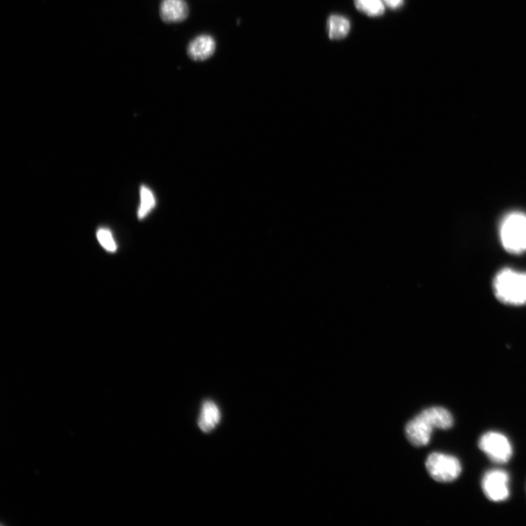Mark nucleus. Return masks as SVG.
Instances as JSON below:
<instances>
[{
	"label": "nucleus",
	"mask_w": 526,
	"mask_h": 526,
	"mask_svg": "<svg viewBox=\"0 0 526 526\" xmlns=\"http://www.w3.org/2000/svg\"><path fill=\"white\" fill-rule=\"evenodd\" d=\"M356 8L369 16H379L385 13L381 0H355Z\"/></svg>",
	"instance_id": "nucleus-12"
},
{
	"label": "nucleus",
	"mask_w": 526,
	"mask_h": 526,
	"mask_svg": "<svg viewBox=\"0 0 526 526\" xmlns=\"http://www.w3.org/2000/svg\"><path fill=\"white\" fill-rule=\"evenodd\" d=\"M221 419L222 413L218 405L212 400L205 401L202 404L199 421H197L199 429L203 433H210L216 429Z\"/></svg>",
	"instance_id": "nucleus-8"
},
{
	"label": "nucleus",
	"mask_w": 526,
	"mask_h": 526,
	"mask_svg": "<svg viewBox=\"0 0 526 526\" xmlns=\"http://www.w3.org/2000/svg\"><path fill=\"white\" fill-rule=\"evenodd\" d=\"M420 414L431 425L434 429L447 430L451 429L454 424L453 415L443 408H427Z\"/></svg>",
	"instance_id": "nucleus-10"
},
{
	"label": "nucleus",
	"mask_w": 526,
	"mask_h": 526,
	"mask_svg": "<svg viewBox=\"0 0 526 526\" xmlns=\"http://www.w3.org/2000/svg\"><path fill=\"white\" fill-rule=\"evenodd\" d=\"M492 286L501 302L513 305H526V272L501 270L493 280Z\"/></svg>",
	"instance_id": "nucleus-1"
},
{
	"label": "nucleus",
	"mask_w": 526,
	"mask_h": 526,
	"mask_svg": "<svg viewBox=\"0 0 526 526\" xmlns=\"http://www.w3.org/2000/svg\"><path fill=\"white\" fill-rule=\"evenodd\" d=\"M479 447L491 462L496 464L508 463L513 453L512 447L508 438L495 431H490L482 435L479 441Z\"/></svg>",
	"instance_id": "nucleus-4"
},
{
	"label": "nucleus",
	"mask_w": 526,
	"mask_h": 526,
	"mask_svg": "<svg viewBox=\"0 0 526 526\" xmlns=\"http://www.w3.org/2000/svg\"><path fill=\"white\" fill-rule=\"evenodd\" d=\"M426 468L431 477L438 482H451L462 471L459 460L452 455L434 453L427 457Z\"/></svg>",
	"instance_id": "nucleus-3"
},
{
	"label": "nucleus",
	"mask_w": 526,
	"mask_h": 526,
	"mask_svg": "<svg viewBox=\"0 0 526 526\" xmlns=\"http://www.w3.org/2000/svg\"><path fill=\"white\" fill-rule=\"evenodd\" d=\"M500 238L502 246L510 253L521 255L526 252V215L510 214L501 223Z\"/></svg>",
	"instance_id": "nucleus-2"
},
{
	"label": "nucleus",
	"mask_w": 526,
	"mask_h": 526,
	"mask_svg": "<svg viewBox=\"0 0 526 526\" xmlns=\"http://www.w3.org/2000/svg\"><path fill=\"white\" fill-rule=\"evenodd\" d=\"M327 27L329 38L331 40H340L348 35L350 29V22L343 16L334 15L328 18Z\"/></svg>",
	"instance_id": "nucleus-11"
},
{
	"label": "nucleus",
	"mask_w": 526,
	"mask_h": 526,
	"mask_svg": "<svg viewBox=\"0 0 526 526\" xmlns=\"http://www.w3.org/2000/svg\"><path fill=\"white\" fill-rule=\"evenodd\" d=\"M434 429L431 425L419 414L405 425V432L412 445L423 447L430 442Z\"/></svg>",
	"instance_id": "nucleus-6"
},
{
	"label": "nucleus",
	"mask_w": 526,
	"mask_h": 526,
	"mask_svg": "<svg viewBox=\"0 0 526 526\" xmlns=\"http://www.w3.org/2000/svg\"><path fill=\"white\" fill-rule=\"evenodd\" d=\"M384 2L392 9H397L400 8L403 3V0H384Z\"/></svg>",
	"instance_id": "nucleus-15"
},
{
	"label": "nucleus",
	"mask_w": 526,
	"mask_h": 526,
	"mask_svg": "<svg viewBox=\"0 0 526 526\" xmlns=\"http://www.w3.org/2000/svg\"><path fill=\"white\" fill-rule=\"evenodd\" d=\"M510 476L507 471L492 469L481 479V488L486 497L490 501L501 502L510 497Z\"/></svg>",
	"instance_id": "nucleus-5"
},
{
	"label": "nucleus",
	"mask_w": 526,
	"mask_h": 526,
	"mask_svg": "<svg viewBox=\"0 0 526 526\" xmlns=\"http://www.w3.org/2000/svg\"><path fill=\"white\" fill-rule=\"evenodd\" d=\"M97 237L99 242H100L105 249L110 252H114L116 251L117 247L110 230L105 228L99 229L97 233Z\"/></svg>",
	"instance_id": "nucleus-14"
},
{
	"label": "nucleus",
	"mask_w": 526,
	"mask_h": 526,
	"mask_svg": "<svg viewBox=\"0 0 526 526\" xmlns=\"http://www.w3.org/2000/svg\"><path fill=\"white\" fill-rule=\"evenodd\" d=\"M155 205V199L151 191L147 186L140 189V205L138 216L140 219L146 217Z\"/></svg>",
	"instance_id": "nucleus-13"
},
{
	"label": "nucleus",
	"mask_w": 526,
	"mask_h": 526,
	"mask_svg": "<svg viewBox=\"0 0 526 526\" xmlns=\"http://www.w3.org/2000/svg\"><path fill=\"white\" fill-rule=\"evenodd\" d=\"M216 50V42L210 36H201L193 40L188 47V54L194 61L201 62L212 57Z\"/></svg>",
	"instance_id": "nucleus-9"
},
{
	"label": "nucleus",
	"mask_w": 526,
	"mask_h": 526,
	"mask_svg": "<svg viewBox=\"0 0 526 526\" xmlns=\"http://www.w3.org/2000/svg\"><path fill=\"white\" fill-rule=\"evenodd\" d=\"M160 15L166 23H178L188 17V5L184 0H162Z\"/></svg>",
	"instance_id": "nucleus-7"
}]
</instances>
